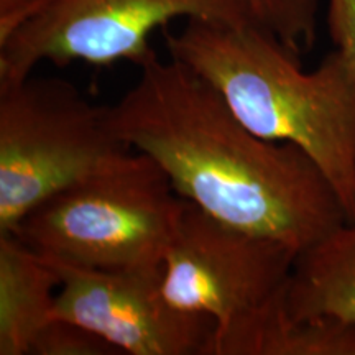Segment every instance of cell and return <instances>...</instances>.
<instances>
[{"label":"cell","mask_w":355,"mask_h":355,"mask_svg":"<svg viewBox=\"0 0 355 355\" xmlns=\"http://www.w3.org/2000/svg\"><path fill=\"white\" fill-rule=\"evenodd\" d=\"M327 28L334 50L343 55L355 78V0H329Z\"/></svg>","instance_id":"obj_13"},{"label":"cell","mask_w":355,"mask_h":355,"mask_svg":"<svg viewBox=\"0 0 355 355\" xmlns=\"http://www.w3.org/2000/svg\"><path fill=\"white\" fill-rule=\"evenodd\" d=\"M296 257L286 243L186 201L163 263V291L176 308L227 326L285 296Z\"/></svg>","instance_id":"obj_6"},{"label":"cell","mask_w":355,"mask_h":355,"mask_svg":"<svg viewBox=\"0 0 355 355\" xmlns=\"http://www.w3.org/2000/svg\"><path fill=\"white\" fill-rule=\"evenodd\" d=\"M257 24L250 0H53L0 43V81H19L43 61L140 66L157 53L155 30L171 20Z\"/></svg>","instance_id":"obj_5"},{"label":"cell","mask_w":355,"mask_h":355,"mask_svg":"<svg viewBox=\"0 0 355 355\" xmlns=\"http://www.w3.org/2000/svg\"><path fill=\"white\" fill-rule=\"evenodd\" d=\"M168 53L219 91L252 132L291 144L321 168L355 219V78L337 50L314 71L259 24L188 20Z\"/></svg>","instance_id":"obj_2"},{"label":"cell","mask_w":355,"mask_h":355,"mask_svg":"<svg viewBox=\"0 0 355 355\" xmlns=\"http://www.w3.org/2000/svg\"><path fill=\"white\" fill-rule=\"evenodd\" d=\"M60 278L15 234H0V355H32L53 319Z\"/></svg>","instance_id":"obj_9"},{"label":"cell","mask_w":355,"mask_h":355,"mask_svg":"<svg viewBox=\"0 0 355 355\" xmlns=\"http://www.w3.org/2000/svg\"><path fill=\"white\" fill-rule=\"evenodd\" d=\"M109 121L119 139L162 168L178 196L225 224L300 254L347 220L309 155L252 132L175 58L141 64L135 84L109 105Z\"/></svg>","instance_id":"obj_1"},{"label":"cell","mask_w":355,"mask_h":355,"mask_svg":"<svg viewBox=\"0 0 355 355\" xmlns=\"http://www.w3.org/2000/svg\"><path fill=\"white\" fill-rule=\"evenodd\" d=\"M115 355L121 354L101 336L79 324L53 318L35 339L32 355Z\"/></svg>","instance_id":"obj_12"},{"label":"cell","mask_w":355,"mask_h":355,"mask_svg":"<svg viewBox=\"0 0 355 355\" xmlns=\"http://www.w3.org/2000/svg\"><path fill=\"white\" fill-rule=\"evenodd\" d=\"M53 0H0V43L42 13Z\"/></svg>","instance_id":"obj_14"},{"label":"cell","mask_w":355,"mask_h":355,"mask_svg":"<svg viewBox=\"0 0 355 355\" xmlns=\"http://www.w3.org/2000/svg\"><path fill=\"white\" fill-rule=\"evenodd\" d=\"M96 105L60 78L0 81V234L30 211L132 153Z\"/></svg>","instance_id":"obj_4"},{"label":"cell","mask_w":355,"mask_h":355,"mask_svg":"<svg viewBox=\"0 0 355 355\" xmlns=\"http://www.w3.org/2000/svg\"><path fill=\"white\" fill-rule=\"evenodd\" d=\"M286 293L265 309L216 327L209 355H355V322L291 318Z\"/></svg>","instance_id":"obj_8"},{"label":"cell","mask_w":355,"mask_h":355,"mask_svg":"<svg viewBox=\"0 0 355 355\" xmlns=\"http://www.w3.org/2000/svg\"><path fill=\"white\" fill-rule=\"evenodd\" d=\"M44 260L60 278L53 318L86 327L121 354L209 355L217 322L173 306L163 268L96 270Z\"/></svg>","instance_id":"obj_7"},{"label":"cell","mask_w":355,"mask_h":355,"mask_svg":"<svg viewBox=\"0 0 355 355\" xmlns=\"http://www.w3.org/2000/svg\"><path fill=\"white\" fill-rule=\"evenodd\" d=\"M186 199L133 150L24 217L13 234L44 259L96 270H159Z\"/></svg>","instance_id":"obj_3"},{"label":"cell","mask_w":355,"mask_h":355,"mask_svg":"<svg viewBox=\"0 0 355 355\" xmlns=\"http://www.w3.org/2000/svg\"><path fill=\"white\" fill-rule=\"evenodd\" d=\"M285 301L291 318L331 316L355 322V219L300 252Z\"/></svg>","instance_id":"obj_10"},{"label":"cell","mask_w":355,"mask_h":355,"mask_svg":"<svg viewBox=\"0 0 355 355\" xmlns=\"http://www.w3.org/2000/svg\"><path fill=\"white\" fill-rule=\"evenodd\" d=\"M322 0H250L255 20L301 56L313 50Z\"/></svg>","instance_id":"obj_11"}]
</instances>
